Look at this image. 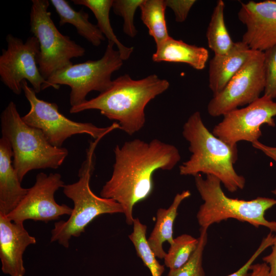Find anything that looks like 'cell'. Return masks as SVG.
Masks as SVG:
<instances>
[{
  "label": "cell",
  "instance_id": "cell-1",
  "mask_svg": "<svg viewBox=\"0 0 276 276\" xmlns=\"http://www.w3.org/2000/svg\"><path fill=\"white\" fill-rule=\"evenodd\" d=\"M115 162L109 179L100 191V196L112 199L122 206L125 221L132 225L133 210L147 198L153 189V175L158 170H171L181 156L175 146L153 139L126 141L114 149Z\"/></svg>",
  "mask_w": 276,
  "mask_h": 276
},
{
  "label": "cell",
  "instance_id": "cell-2",
  "mask_svg": "<svg viewBox=\"0 0 276 276\" xmlns=\"http://www.w3.org/2000/svg\"><path fill=\"white\" fill-rule=\"evenodd\" d=\"M169 86L168 80L155 74L139 80L125 74L112 80L111 86L97 97L71 107L70 112L99 110L108 119L117 121L119 129L132 135L145 125L147 105Z\"/></svg>",
  "mask_w": 276,
  "mask_h": 276
},
{
  "label": "cell",
  "instance_id": "cell-3",
  "mask_svg": "<svg viewBox=\"0 0 276 276\" xmlns=\"http://www.w3.org/2000/svg\"><path fill=\"white\" fill-rule=\"evenodd\" d=\"M182 134L189 144L191 155L179 166L180 175L194 177L203 173L214 176L231 193L244 189L245 178L234 167L238 159L237 146L227 144L210 132L200 112L195 111L189 117Z\"/></svg>",
  "mask_w": 276,
  "mask_h": 276
},
{
  "label": "cell",
  "instance_id": "cell-4",
  "mask_svg": "<svg viewBox=\"0 0 276 276\" xmlns=\"http://www.w3.org/2000/svg\"><path fill=\"white\" fill-rule=\"evenodd\" d=\"M102 139L89 142L85 159L78 171V180L63 187L64 194L73 201L74 208L67 220L55 223L51 231V242H57L68 248L71 238L80 236L96 217L105 214L123 213L119 203L112 199L97 196L90 187L96 164L95 149Z\"/></svg>",
  "mask_w": 276,
  "mask_h": 276
},
{
  "label": "cell",
  "instance_id": "cell-5",
  "mask_svg": "<svg viewBox=\"0 0 276 276\" xmlns=\"http://www.w3.org/2000/svg\"><path fill=\"white\" fill-rule=\"evenodd\" d=\"M1 126L2 136L11 147L20 182L33 170L59 168L68 155L66 148L53 146L41 130L26 123L13 101L1 113Z\"/></svg>",
  "mask_w": 276,
  "mask_h": 276
},
{
  "label": "cell",
  "instance_id": "cell-6",
  "mask_svg": "<svg viewBox=\"0 0 276 276\" xmlns=\"http://www.w3.org/2000/svg\"><path fill=\"white\" fill-rule=\"evenodd\" d=\"M194 181L203 201L196 215L200 228L208 229L214 223L234 219L276 233V221H269L265 217V212L276 205V199L258 197L245 200L228 197L223 191L220 180L211 175L204 178L198 174L194 176Z\"/></svg>",
  "mask_w": 276,
  "mask_h": 276
},
{
  "label": "cell",
  "instance_id": "cell-7",
  "mask_svg": "<svg viewBox=\"0 0 276 276\" xmlns=\"http://www.w3.org/2000/svg\"><path fill=\"white\" fill-rule=\"evenodd\" d=\"M114 44L108 41L103 56L96 60L72 64L57 71L48 78L42 86V90L52 87L58 89L60 85L71 88L70 102L71 107L85 102L91 91L101 93L111 85L112 74L123 64L119 52L114 48Z\"/></svg>",
  "mask_w": 276,
  "mask_h": 276
},
{
  "label": "cell",
  "instance_id": "cell-8",
  "mask_svg": "<svg viewBox=\"0 0 276 276\" xmlns=\"http://www.w3.org/2000/svg\"><path fill=\"white\" fill-rule=\"evenodd\" d=\"M49 5L48 0H32L30 14V31L39 44L38 66L45 80L73 64L72 58L85 53L83 47L59 32L51 18Z\"/></svg>",
  "mask_w": 276,
  "mask_h": 276
},
{
  "label": "cell",
  "instance_id": "cell-9",
  "mask_svg": "<svg viewBox=\"0 0 276 276\" xmlns=\"http://www.w3.org/2000/svg\"><path fill=\"white\" fill-rule=\"evenodd\" d=\"M22 88L30 105L29 112L22 117V120L28 125L41 130L53 146L62 147L64 141L74 135L87 134L96 140L120 129L116 122L108 127H100L91 123L71 120L59 111L56 103L39 99L26 80L22 81Z\"/></svg>",
  "mask_w": 276,
  "mask_h": 276
},
{
  "label": "cell",
  "instance_id": "cell-10",
  "mask_svg": "<svg viewBox=\"0 0 276 276\" xmlns=\"http://www.w3.org/2000/svg\"><path fill=\"white\" fill-rule=\"evenodd\" d=\"M264 61V52L255 50L224 88L213 96L207 106L208 113L223 116L259 99L265 88Z\"/></svg>",
  "mask_w": 276,
  "mask_h": 276
},
{
  "label": "cell",
  "instance_id": "cell-11",
  "mask_svg": "<svg viewBox=\"0 0 276 276\" xmlns=\"http://www.w3.org/2000/svg\"><path fill=\"white\" fill-rule=\"evenodd\" d=\"M7 49L2 50L0 56L1 81L16 95L22 90V82L28 81L38 94L46 80L40 73L37 62L39 44L34 36L24 42L21 39L7 35Z\"/></svg>",
  "mask_w": 276,
  "mask_h": 276
},
{
  "label": "cell",
  "instance_id": "cell-12",
  "mask_svg": "<svg viewBox=\"0 0 276 276\" xmlns=\"http://www.w3.org/2000/svg\"><path fill=\"white\" fill-rule=\"evenodd\" d=\"M276 102L263 95L244 108L234 110L223 117L213 128L217 137L235 146L240 141L252 143L262 136L261 127L266 124L274 127Z\"/></svg>",
  "mask_w": 276,
  "mask_h": 276
},
{
  "label": "cell",
  "instance_id": "cell-13",
  "mask_svg": "<svg viewBox=\"0 0 276 276\" xmlns=\"http://www.w3.org/2000/svg\"><path fill=\"white\" fill-rule=\"evenodd\" d=\"M64 185L59 173L37 174L33 186L7 217L16 223H24L27 220L47 223L57 220L64 215H70L73 208L58 204L54 198L56 192Z\"/></svg>",
  "mask_w": 276,
  "mask_h": 276
},
{
  "label": "cell",
  "instance_id": "cell-14",
  "mask_svg": "<svg viewBox=\"0 0 276 276\" xmlns=\"http://www.w3.org/2000/svg\"><path fill=\"white\" fill-rule=\"evenodd\" d=\"M239 20L246 28L242 41L264 52L276 44V1L241 2Z\"/></svg>",
  "mask_w": 276,
  "mask_h": 276
},
{
  "label": "cell",
  "instance_id": "cell-15",
  "mask_svg": "<svg viewBox=\"0 0 276 276\" xmlns=\"http://www.w3.org/2000/svg\"><path fill=\"white\" fill-rule=\"evenodd\" d=\"M36 243V238L29 234L24 223L14 222L0 214V259L3 273L24 276V253L29 245Z\"/></svg>",
  "mask_w": 276,
  "mask_h": 276
},
{
  "label": "cell",
  "instance_id": "cell-16",
  "mask_svg": "<svg viewBox=\"0 0 276 276\" xmlns=\"http://www.w3.org/2000/svg\"><path fill=\"white\" fill-rule=\"evenodd\" d=\"M254 51L241 41L235 42L227 53L214 55L209 62V86L213 96L224 88Z\"/></svg>",
  "mask_w": 276,
  "mask_h": 276
},
{
  "label": "cell",
  "instance_id": "cell-17",
  "mask_svg": "<svg viewBox=\"0 0 276 276\" xmlns=\"http://www.w3.org/2000/svg\"><path fill=\"white\" fill-rule=\"evenodd\" d=\"M13 153L8 141L0 139V214L7 215L27 194L13 165Z\"/></svg>",
  "mask_w": 276,
  "mask_h": 276
},
{
  "label": "cell",
  "instance_id": "cell-18",
  "mask_svg": "<svg viewBox=\"0 0 276 276\" xmlns=\"http://www.w3.org/2000/svg\"><path fill=\"white\" fill-rule=\"evenodd\" d=\"M209 57V51L206 48L170 37L156 45V50L152 59L155 62L186 63L194 69L201 70L205 68Z\"/></svg>",
  "mask_w": 276,
  "mask_h": 276
},
{
  "label": "cell",
  "instance_id": "cell-19",
  "mask_svg": "<svg viewBox=\"0 0 276 276\" xmlns=\"http://www.w3.org/2000/svg\"><path fill=\"white\" fill-rule=\"evenodd\" d=\"M191 196L189 190L177 193L171 205L167 209L159 208L156 212V221L149 237L148 244L156 258L164 259L166 252L163 249V243L167 241L170 245L173 242V224L181 203Z\"/></svg>",
  "mask_w": 276,
  "mask_h": 276
},
{
  "label": "cell",
  "instance_id": "cell-20",
  "mask_svg": "<svg viewBox=\"0 0 276 276\" xmlns=\"http://www.w3.org/2000/svg\"><path fill=\"white\" fill-rule=\"evenodd\" d=\"M59 17L60 26L69 24L74 26L79 35L95 47L99 46L105 36L97 25L89 21V15L82 9L76 11L65 0H51Z\"/></svg>",
  "mask_w": 276,
  "mask_h": 276
},
{
  "label": "cell",
  "instance_id": "cell-21",
  "mask_svg": "<svg viewBox=\"0 0 276 276\" xmlns=\"http://www.w3.org/2000/svg\"><path fill=\"white\" fill-rule=\"evenodd\" d=\"M75 5H82L89 8L94 13L97 26L101 32L118 48L121 58L127 60L133 51V47H127L123 44L116 36L111 26L109 12L112 8V0H73Z\"/></svg>",
  "mask_w": 276,
  "mask_h": 276
},
{
  "label": "cell",
  "instance_id": "cell-22",
  "mask_svg": "<svg viewBox=\"0 0 276 276\" xmlns=\"http://www.w3.org/2000/svg\"><path fill=\"white\" fill-rule=\"evenodd\" d=\"M224 8L225 3L222 0L217 1L206 30L208 44L215 55L227 53L235 43L225 25Z\"/></svg>",
  "mask_w": 276,
  "mask_h": 276
},
{
  "label": "cell",
  "instance_id": "cell-23",
  "mask_svg": "<svg viewBox=\"0 0 276 276\" xmlns=\"http://www.w3.org/2000/svg\"><path fill=\"white\" fill-rule=\"evenodd\" d=\"M165 1L144 0L140 6L141 20L147 27L149 34L157 45L170 36L169 35L166 18Z\"/></svg>",
  "mask_w": 276,
  "mask_h": 276
},
{
  "label": "cell",
  "instance_id": "cell-24",
  "mask_svg": "<svg viewBox=\"0 0 276 276\" xmlns=\"http://www.w3.org/2000/svg\"><path fill=\"white\" fill-rule=\"evenodd\" d=\"M132 224L133 231L128 237L135 247L137 255L149 269L152 276H162L165 266L156 260L155 255L148 244L146 225L142 223L138 218H134Z\"/></svg>",
  "mask_w": 276,
  "mask_h": 276
},
{
  "label": "cell",
  "instance_id": "cell-25",
  "mask_svg": "<svg viewBox=\"0 0 276 276\" xmlns=\"http://www.w3.org/2000/svg\"><path fill=\"white\" fill-rule=\"evenodd\" d=\"M198 242V238L186 234L174 238L164 259L165 265L169 269H176L182 266L197 248Z\"/></svg>",
  "mask_w": 276,
  "mask_h": 276
},
{
  "label": "cell",
  "instance_id": "cell-26",
  "mask_svg": "<svg viewBox=\"0 0 276 276\" xmlns=\"http://www.w3.org/2000/svg\"><path fill=\"white\" fill-rule=\"evenodd\" d=\"M208 229L200 228L197 248L189 261L181 267L170 269L167 276H205L202 266L203 251L208 241Z\"/></svg>",
  "mask_w": 276,
  "mask_h": 276
},
{
  "label": "cell",
  "instance_id": "cell-27",
  "mask_svg": "<svg viewBox=\"0 0 276 276\" xmlns=\"http://www.w3.org/2000/svg\"><path fill=\"white\" fill-rule=\"evenodd\" d=\"M144 0H114L112 8L116 15L123 19V32L130 37L136 36L137 31L134 23L135 11Z\"/></svg>",
  "mask_w": 276,
  "mask_h": 276
},
{
  "label": "cell",
  "instance_id": "cell-28",
  "mask_svg": "<svg viewBox=\"0 0 276 276\" xmlns=\"http://www.w3.org/2000/svg\"><path fill=\"white\" fill-rule=\"evenodd\" d=\"M265 88L264 95L276 98V44L264 51Z\"/></svg>",
  "mask_w": 276,
  "mask_h": 276
},
{
  "label": "cell",
  "instance_id": "cell-29",
  "mask_svg": "<svg viewBox=\"0 0 276 276\" xmlns=\"http://www.w3.org/2000/svg\"><path fill=\"white\" fill-rule=\"evenodd\" d=\"M165 4L167 7L172 10L174 13L176 21L184 22L189 13L196 3L195 0H166Z\"/></svg>",
  "mask_w": 276,
  "mask_h": 276
},
{
  "label": "cell",
  "instance_id": "cell-30",
  "mask_svg": "<svg viewBox=\"0 0 276 276\" xmlns=\"http://www.w3.org/2000/svg\"><path fill=\"white\" fill-rule=\"evenodd\" d=\"M271 246V253L264 257L262 260L269 266L271 276H276V235H274L273 241Z\"/></svg>",
  "mask_w": 276,
  "mask_h": 276
},
{
  "label": "cell",
  "instance_id": "cell-31",
  "mask_svg": "<svg viewBox=\"0 0 276 276\" xmlns=\"http://www.w3.org/2000/svg\"><path fill=\"white\" fill-rule=\"evenodd\" d=\"M251 144L254 148L261 151L276 163V147L266 145L259 141L255 142Z\"/></svg>",
  "mask_w": 276,
  "mask_h": 276
},
{
  "label": "cell",
  "instance_id": "cell-32",
  "mask_svg": "<svg viewBox=\"0 0 276 276\" xmlns=\"http://www.w3.org/2000/svg\"><path fill=\"white\" fill-rule=\"evenodd\" d=\"M248 276H271L269 266L265 263L252 264Z\"/></svg>",
  "mask_w": 276,
  "mask_h": 276
},
{
  "label": "cell",
  "instance_id": "cell-33",
  "mask_svg": "<svg viewBox=\"0 0 276 276\" xmlns=\"http://www.w3.org/2000/svg\"><path fill=\"white\" fill-rule=\"evenodd\" d=\"M271 193L276 197V188L271 191Z\"/></svg>",
  "mask_w": 276,
  "mask_h": 276
}]
</instances>
